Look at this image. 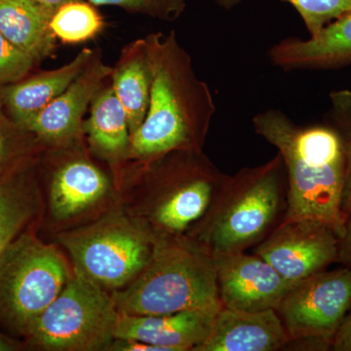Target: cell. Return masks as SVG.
I'll return each mask as SVG.
<instances>
[{
	"label": "cell",
	"instance_id": "cell-18",
	"mask_svg": "<svg viewBox=\"0 0 351 351\" xmlns=\"http://www.w3.org/2000/svg\"><path fill=\"white\" fill-rule=\"evenodd\" d=\"M53 14L36 0H0V32L40 63L56 51L57 39L50 29Z\"/></svg>",
	"mask_w": 351,
	"mask_h": 351
},
{
	"label": "cell",
	"instance_id": "cell-6",
	"mask_svg": "<svg viewBox=\"0 0 351 351\" xmlns=\"http://www.w3.org/2000/svg\"><path fill=\"white\" fill-rule=\"evenodd\" d=\"M69 278L66 260L55 247L21 233L0 253V323L24 335Z\"/></svg>",
	"mask_w": 351,
	"mask_h": 351
},
{
	"label": "cell",
	"instance_id": "cell-27",
	"mask_svg": "<svg viewBox=\"0 0 351 351\" xmlns=\"http://www.w3.org/2000/svg\"><path fill=\"white\" fill-rule=\"evenodd\" d=\"M36 64L0 32V87L24 80Z\"/></svg>",
	"mask_w": 351,
	"mask_h": 351
},
{
	"label": "cell",
	"instance_id": "cell-22",
	"mask_svg": "<svg viewBox=\"0 0 351 351\" xmlns=\"http://www.w3.org/2000/svg\"><path fill=\"white\" fill-rule=\"evenodd\" d=\"M87 0L69 2L58 8L50 21L51 32L64 44L87 43L103 32L105 21Z\"/></svg>",
	"mask_w": 351,
	"mask_h": 351
},
{
	"label": "cell",
	"instance_id": "cell-16",
	"mask_svg": "<svg viewBox=\"0 0 351 351\" xmlns=\"http://www.w3.org/2000/svg\"><path fill=\"white\" fill-rule=\"evenodd\" d=\"M270 62L284 71L331 69L351 64V12L314 38L282 39L270 48Z\"/></svg>",
	"mask_w": 351,
	"mask_h": 351
},
{
	"label": "cell",
	"instance_id": "cell-30",
	"mask_svg": "<svg viewBox=\"0 0 351 351\" xmlns=\"http://www.w3.org/2000/svg\"><path fill=\"white\" fill-rule=\"evenodd\" d=\"M36 1L55 12L58 8L63 6L64 4L69 3V2L80 1V0H36Z\"/></svg>",
	"mask_w": 351,
	"mask_h": 351
},
{
	"label": "cell",
	"instance_id": "cell-20",
	"mask_svg": "<svg viewBox=\"0 0 351 351\" xmlns=\"http://www.w3.org/2000/svg\"><path fill=\"white\" fill-rule=\"evenodd\" d=\"M110 83L125 110L132 136L144 122L151 98L152 73L145 38L132 41L121 50Z\"/></svg>",
	"mask_w": 351,
	"mask_h": 351
},
{
	"label": "cell",
	"instance_id": "cell-19",
	"mask_svg": "<svg viewBox=\"0 0 351 351\" xmlns=\"http://www.w3.org/2000/svg\"><path fill=\"white\" fill-rule=\"evenodd\" d=\"M89 117L83 122L92 149L110 160L131 156V133L128 117L110 83L104 84L90 105Z\"/></svg>",
	"mask_w": 351,
	"mask_h": 351
},
{
	"label": "cell",
	"instance_id": "cell-15",
	"mask_svg": "<svg viewBox=\"0 0 351 351\" xmlns=\"http://www.w3.org/2000/svg\"><path fill=\"white\" fill-rule=\"evenodd\" d=\"M100 50L84 48L69 63L50 71L27 75L0 87V99L7 114L20 126H27L44 108L63 93Z\"/></svg>",
	"mask_w": 351,
	"mask_h": 351
},
{
	"label": "cell",
	"instance_id": "cell-31",
	"mask_svg": "<svg viewBox=\"0 0 351 351\" xmlns=\"http://www.w3.org/2000/svg\"><path fill=\"white\" fill-rule=\"evenodd\" d=\"M216 5L225 9V10H232L235 7L239 6L243 0H211Z\"/></svg>",
	"mask_w": 351,
	"mask_h": 351
},
{
	"label": "cell",
	"instance_id": "cell-14",
	"mask_svg": "<svg viewBox=\"0 0 351 351\" xmlns=\"http://www.w3.org/2000/svg\"><path fill=\"white\" fill-rule=\"evenodd\" d=\"M290 341L276 311L249 313L221 307L206 341L195 351H277Z\"/></svg>",
	"mask_w": 351,
	"mask_h": 351
},
{
	"label": "cell",
	"instance_id": "cell-7",
	"mask_svg": "<svg viewBox=\"0 0 351 351\" xmlns=\"http://www.w3.org/2000/svg\"><path fill=\"white\" fill-rule=\"evenodd\" d=\"M59 239L71 255L75 274L101 288L121 289L149 262L154 230L149 223L112 214Z\"/></svg>",
	"mask_w": 351,
	"mask_h": 351
},
{
	"label": "cell",
	"instance_id": "cell-2",
	"mask_svg": "<svg viewBox=\"0 0 351 351\" xmlns=\"http://www.w3.org/2000/svg\"><path fill=\"white\" fill-rule=\"evenodd\" d=\"M256 133L278 149L285 165L288 208L284 219H309L331 226L339 237L346 161L338 134L329 125H295L285 113L267 110L253 119Z\"/></svg>",
	"mask_w": 351,
	"mask_h": 351
},
{
	"label": "cell",
	"instance_id": "cell-13",
	"mask_svg": "<svg viewBox=\"0 0 351 351\" xmlns=\"http://www.w3.org/2000/svg\"><path fill=\"white\" fill-rule=\"evenodd\" d=\"M219 309H193L158 315L120 314L115 339H131L163 351H195L206 341Z\"/></svg>",
	"mask_w": 351,
	"mask_h": 351
},
{
	"label": "cell",
	"instance_id": "cell-9",
	"mask_svg": "<svg viewBox=\"0 0 351 351\" xmlns=\"http://www.w3.org/2000/svg\"><path fill=\"white\" fill-rule=\"evenodd\" d=\"M351 307V269L322 270L295 283L277 307L291 341H311L322 350Z\"/></svg>",
	"mask_w": 351,
	"mask_h": 351
},
{
	"label": "cell",
	"instance_id": "cell-17",
	"mask_svg": "<svg viewBox=\"0 0 351 351\" xmlns=\"http://www.w3.org/2000/svg\"><path fill=\"white\" fill-rule=\"evenodd\" d=\"M107 175L88 159L73 158L62 164L53 175L50 208L59 219L82 213L108 193Z\"/></svg>",
	"mask_w": 351,
	"mask_h": 351
},
{
	"label": "cell",
	"instance_id": "cell-8",
	"mask_svg": "<svg viewBox=\"0 0 351 351\" xmlns=\"http://www.w3.org/2000/svg\"><path fill=\"white\" fill-rule=\"evenodd\" d=\"M149 163L154 184L149 226L186 235L206 215L228 175L202 151H175Z\"/></svg>",
	"mask_w": 351,
	"mask_h": 351
},
{
	"label": "cell",
	"instance_id": "cell-24",
	"mask_svg": "<svg viewBox=\"0 0 351 351\" xmlns=\"http://www.w3.org/2000/svg\"><path fill=\"white\" fill-rule=\"evenodd\" d=\"M332 108L328 113L327 125L338 134L346 161L341 210L346 218L351 215V91L339 90L330 94Z\"/></svg>",
	"mask_w": 351,
	"mask_h": 351
},
{
	"label": "cell",
	"instance_id": "cell-29",
	"mask_svg": "<svg viewBox=\"0 0 351 351\" xmlns=\"http://www.w3.org/2000/svg\"><path fill=\"white\" fill-rule=\"evenodd\" d=\"M351 269V215L346 219L343 233L339 237L338 262Z\"/></svg>",
	"mask_w": 351,
	"mask_h": 351
},
{
	"label": "cell",
	"instance_id": "cell-32",
	"mask_svg": "<svg viewBox=\"0 0 351 351\" xmlns=\"http://www.w3.org/2000/svg\"><path fill=\"white\" fill-rule=\"evenodd\" d=\"M17 346L10 339L0 332V351L15 350Z\"/></svg>",
	"mask_w": 351,
	"mask_h": 351
},
{
	"label": "cell",
	"instance_id": "cell-28",
	"mask_svg": "<svg viewBox=\"0 0 351 351\" xmlns=\"http://www.w3.org/2000/svg\"><path fill=\"white\" fill-rule=\"evenodd\" d=\"M331 350L351 351V307L332 339Z\"/></svg>",
	"mask_w": 351,
	"mask_h": 351
},
{
	"label": "cell",
	"instance_id": "cell-1",
	"mask_svg": "<svg viewBox=\"0 0 351 351\" xmlns=\"http://www.w3.org/2000/svg\"><path fill=\"white\" fill-rule=\"evenodd\" d=\"M152 73L149 110L131 136V156L147 163L175 151H202L216 112L211 90L174 31L145 36Z\"/></svg>",
	"mask_w": 351,
	"mask_h": 351
},
{
	"label": "cell",
	"instance_id": "cell-25",
	"mask_svg": "<svg viewBox=\"0 0 351 351\" xmlns=\"http://www.w3.org/2000/svg\"><path fill=\"white\" fill-rule=\"evenodd\" d=\"M301 16L311 38L326 25L351 12V0H284Z\"/></svg>",
	"mask_w": 351,
	"mask_h": 351
},
{
	"label": "cell",
	"instance_id": "cell-12",
	"mask_svg": "<svg viewBox=\"0 0 351 351\" xmlns=\"http://www.w3.org/2000/svg\"><path fill=\"white\" fill-rule=\"evenodd\" d=\"M112 66L104 63L100 51L66 90L27 124L43 147L66 149L83 136V122L90 105L108 80Z\"/></svg>",
	"mask_w": 351,
	"mask_h": 351
},
{
	"label": "cell",
	"instance_id": "cell-4",
	"mask_svg": "<svg viewBox=\"0 0 351 351\" xmlns=\"http://www.w3.org/2000/svg\"><path fill=\"white\" fill-rule=\"evenodd\" d=\"M112 298L119 313L127 315H158L223 307L213 256L189 235L158 230H154L149 262Z\"/></svg>",
	"mask_w": 351,
	"mask_h": 351
},
{
	"label": "cell",
	"instance_id": "cell-10",
	"mask_svg": "<svg viewBox=\"0 0 351 351\" xmlns=\"http://www.w3.org/2000/svg\"><path fill=\"white\" fill-rule=\"evenodd\" d=\"M253 253L284 278L299 282L338 262L339 235L315 219H284Z\"/></svg>",
	"mask_w": 351,
	"mask_h": 351
},
{
	"label": "cell",
	"instance_id": "cell-21",
	"mask_svg": "<svg viewBox=\"0 0 351 351\" xmlns=\"http://www.w3.org/2000/svg\"><path fill=\"white\" fill-rule=\"evenodd\" d=\"M36 156L0 177V253L38 215Z\"/></svg>",
	"mask_w": 351,
	"mask_h": 351
},
{
	"label": "cell",
	"instance_id": "cell-26",
	"mask_svg": "<svg viewBox=\"0 0 351 351\" xmlns=\"http://www.w3.org/2000/svg\"><path fill=\"white\" fill-rule=\"evenodd\" d=\"M95 6H115L126 12L173 22L184 12L186 0H87Z\"/></svg>",
	"mask_w": 351,
	"mask_h": 351
},
{
	"label": "cell",
	"instance_id": "cell-11",
	"mask_svg": "<svg viewBox=\"0 0 351 351\" xmlns=\"http://www.w3.org/2000/svg\"><path fill=\"white\" fill-rule=\"evenodd\" d=\"M215 260L219 301L226 308L249 313L276 311L295 284L254 253L240 252Z\"/></svg>",
	"mask_w": 351,
	"mask_h": 351
},
{
	"label": "cell",
	"instance_id": "cell-23",
	"mask_svg": "<svg viewBox=\"0 0 351 351\" xmlns=\"http://www.w3.org/2000/svg\"><path fill=\"white\" fill-rule=\"evenodd\" d=\"M43 147L34 134L7 114L0 99V177L36 156Z\"/></svg>",
	"mask_w": 351,
	"mask_h": 351
},
{
	"label": "cell",
	"instance_id": "cell-3",
	"mask_svg": "<svg viewBox=\"0 0 351 351\" xmlns=\"http://www.w3.org/2000/svg\"><path fill=\"white\" fill-rule=\"evenodd\" d=\"M287 208V175L277 154L267 163L228 176L188 235L214 258L246 252L284 221Z\"/></svg>",
	"mask_w": 351,
	"mask_h": 351
},
{
	"label": "cell",
	"instance_id": "cell-5",
	"mask_svg": "<svg viewBox=\"0 0 351 351\" xmlns=\"http://www.w3.org/2000/svg\"><path fill=\"white\" fill-rule=\"evenodd\" d=\"M119 316L112 295L75 272L24 336L45 350H108L115 339Z\"/></svg>",
	"mask_w": 351,
	"mask_h": 351
}]
</instances>
